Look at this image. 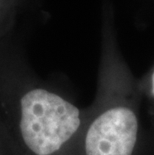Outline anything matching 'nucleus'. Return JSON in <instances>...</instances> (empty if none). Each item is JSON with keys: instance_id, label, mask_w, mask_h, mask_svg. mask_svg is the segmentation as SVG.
I'll return each instance as SVG.
<instances>
[{"instance_id": "3", "label": "nucleus", "mask_w": 154, "mask_h": 155, "mask_svg": "<svg viewBox=\"0 0 154 155\" xmlns=\"http://www.w3.org/2000/svg\"><path fill=\"white\" fill-rule=\"evenodd\" d=\"M17 155L14 150V147L11 143L7 130L4 126V123L0 117V155Z\"/></svg>"}, {"instance_id": "2", "label": "nucleus", "mask_w": 154, "mask_h": 155, "mask_svg": "<svg viewBox=\"0 0 154 155\" xmlns=\"http://www.w3.org/2000/svg\"><path fill=\"white\" fill-rule=\"evenodd\" d=\"M141 91L121 67L106 69L86 110L77 155H133L139 134Z\"/></svg>"}, {"instance_id": "4", "label": "nucleus", "mask_w": 154, "mask_h": 155, "mask_svg": "<svg viewBox=\"0 0 154 155\" xmlns=\"http://www.w3.org/2000/svg\"><path fill=\"white\" fill-rule=\"evenodd\" d=\"M139 89L141 93L148 94L150 97L154 100V67L152 70L147 74L146 77H144L138 83Z\"/></svg>"}, {"instance_id": "1", "label": "nucleus", "mask_w": 154, "mask_h": 155, "mask_svg": "<svg viewBox=\"0 0 154 155\" xmlns=\"http://www.w3.org/2000/svg\"><path fill=\"white\" fill-rule=\"evenodd\" d=\"M1 119L17 155H77L86 110L34 83L0 89Z\"/></svg>"}]
</instances>
